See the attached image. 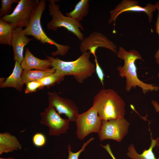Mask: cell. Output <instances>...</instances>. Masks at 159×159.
I'll use <instances>...</instances> for the list:
<instances>
[{"instance_id":"3","label":"cell","mask_w":159,"mask_h":159,"mask_svg":"<svg viewBox=\"0 0 159 159\" xmlns=\"http://www.w3.org/2000/svg\"><path fill=\"white\" fill-rule=\"evenodd\" d=\"M92 106L102 120L125 117V103L112 89L100 90L94 97Z\"/></svg>"},{"instance_id":"15","label":"cell","mask_w":159,"mask_h":159,"mask_svg":"<svg viewBox=\"0 0 159 159\" xmlns=\"http://www.w3.org/2000/svg\"><path fill=\"white\" fill-rule=\"evenodd\" d=\"M15 62L12 73L0 85V87L2 88L13 87L18 91H21L23 89L24 84L21 78L23 69L21 67V64L17 61Z\"/></svg>"},{"instance_id":"12","label":"cell","mask_w":159,"mask_h":159,"mask_svg":"<svg viewBox=\"0 0 159 159\" xmlns=\"http://www.w3.org/2000/svg\"><path fill=\"white\" fill-rule=\"evenodd\" d=\"M49 103L54 107L59 115L64 114L70 121L75 122L79 114L78 108L73 101L59 96L56 92H48Z\"/></svg>"},{"instance_id":"8","label":"cell","mask_w":159,"mask_h":159,"mask_svg":"<svg viewBox=\"0 0 159 159\" xmlns=\"http://www.w3.org/2000/svg\"><path fill=\"white\" fill-rule=\"evenodd\" d=\"M130 125L125 117L102 120L98 133L100 140L111 139L120 142L127 134Z\"/></svg>"},{"instance_id":"24","label":"cell","mask_w":159,"mask_h":159,"mask_svg":"<svg viewBox=\"0 0 159 159\" xmlns=\"http://www.w3.org/2000/svg\"><path fill=\"white\" fill-rule=\"evenodd\" d=\"M32 141L35 146L37 147H41L46 144L47 139L44 134L38 132L35 133L33 136Z\"/></svg>"},{"instance_id":"22","label":"cell","mask_w":159,"mask_h":159,"mask_svg":"<svg viewBox=\"0 0 159 159\" xmlns=\"http://www.w3.org/2000/svg\"><path fill=\"white\" fill-rule=\"evenodd\" d=\"M19 0H1V7L0 9V17L3 16L10 14L12 9V4L18 2Z\"/></svg>"},{"instance_id":"17","label":"cell","mask_w":159,"mask_h":159,"mask_svg":"<svg viewBox=\"0 0 159 159\" xmlns=\"http://www.w3.org/2000/svg\"><path fill=\"white\" fill-rule=\"evenodd\" d=\"M151 143L149 148L143 150L141 154L138 153L136 150L133 143L128 147L127 155L132 159H159L156 158L153 152V148L159 144V138L153 139L151 136Z\"/></svg>"},{"instance_id":"9","label":"cell","mask_w":159,"mask_h":159,"mask_svg":"<svg viewBox=\"0 0 159 159\" xmlns=\"http://www.w3.org/2000/svg\"><path fill=\"white\" fill-rule=\"evenodd\" d=\"M40 123L47 126L49 134L51 136H59L66 134L69 129L70 121L62 118L54 107L49 103L48 107L40 113Z\"/></svg>"},{"instance_id":"20","label":"cell","mask_w":159,"mask_h":159,"mask_svg":"<svg viewBox=\"0 0 159 159\" xmlns=\"http://www.w3.org/2000/svg\"><path fill=\"white\" fill-rule=\"evenodd\" d=\"M15 27L12 24L0 19V44L11 46Z\"/></svg>"},{"instance_id":"29","label":"cell","mask_w":159,"mask_h":159,"mask_svg":"<svg viewBox=\"0 0 159 159\" xmlns=\"http://www.w3.org/2000/svg\"><path fill=\"white\" fill-rule=\"evenodd\" d=\"M0 159H14V158L10 157L7 158H3L2 157L0 158Z\"/></svg>"},{"instance_id":"19","label":"cell","mask_w":159,"mask_h":159,"mask_svg":"<svg viewBox=\"0 0 159 159\" xmlns=\"http://www.w3.org/2000/svg\"><path fill=\"white\" fill-rule=\"evenodd\" d=\"M89 7V0H81L75 5L73 10L66 14V16L78 22L82 21L88 14Z\"/></svg>"},{"instance_id":"30","label":"cell","mask_w":159,"mask_h":159,"mask_svg":"<svg viewBox=\"0 0 159 159\" xmlns=\"http://www.w3.org/2000/svg\"><path fill=\"white\" fill-rule=\"evenodd\" d=\"M158 77L159 78V73L158 74Z\"/></svg>"},{"instance_id":"27","label":"cell","mask_w":159,"mask_h":159,"mask_svg":"<svg viewBox=\"0 0 159 159\" xmlns=\"http://www.w3.org/2000/svg\"><path fill=\"white\" fill-rule=\"evenodd\" d=\"M94 57V60L95 63V72L100 80V82L102 85L103 86L105 77L104 74L102 69L98 63L96 56Z\"/></svg>"},{"instance_id":"10","label":"cell","mask_w":159,"mask_h":159,"mask_svg":"<svg viewBox=\"0 0 159 159\" xmlns=\"http://www.w3.org/2000/svg\"><path fill=\"white\" fill-rule=\"evenodd\" d=\"M157 10L155 4L149 3L144 6L139 5L138 2L135 0H123L120 1L113 9L110 11V17L108 21L109 24H113V32L115 31V21L118 16L125 12H142L146 14L148 21L151 23L153 18V13Z\"/></svg>"},{"instance_id":"4","label":"cell","mask_w":159,"mask_h":159,"mask_svg":"<svg viewBox=\"0 0 159 159\" xmlns=\"http://www.w3.org/2000/svg\"><path fill=\"white\" fill-rule=\"evenodd\" d=\"M46 1L41 0L34 13L33 16L27 26L23 29L26 36H32L37 40L43 44L47 43L55 46L57 50L52 52V57L60 55L64 56L67 54L69 49V45L59 44L50 38L45 33L41 24V19L42 14L46 6Z\"/></svg>"},{"instance_id":"7","label":"cell","mask_w":159,"mask_h":159,"mask_svg":"<svg viewBox=\"0 0 159 159\" xmlns=\"http://www.w3.org/2000/svg\"><path fill=\"white\" fill-rule=\"evenodd\" d=\"M102 121L92 106L86 112L79 114L75 121L78 138L83 140L90 133H98L101 129Z\"/></svg>"},{"instance_id":"18","label":"cell","mask_w":159,"mask_h":159,"mask_svg":"<svg viewBox=\"0 0 159 159\" xmlns=\"http://www.w3.org/2000/svg\"><path fill=\"white\" fill-rule=\"evenodd\" d=\"M55 72L53 68L45 70H23L21 78L24 84L32 81H38L44 77Z\"/></svg>"},{"instance_id":"28","label":"cell","mask_w":159,"mask_h":159,"mask_svg":"<svg viewBox=\"0 0 159 159\" xmlns=\"http://www.w3.org/2000/svg\"><path fill=\"white\" fill-rule=\"evenodd\" d=\"M151 103L154 107L155 111L159 113V104L158 102L155 100H152Z\"/></svg>"},{"instance_id":"23","label":"cell","mask_w":159,"mask_h":159,"mask_svg":"<svg viewBox=\"0 0 159 159\" xmlns=\"http://www.w3.org/2000/svg\"><path fill=\"white\" fill-rule=\"evenodd\" d=\"M94 139V138L93 137L90 138L86 142L84 143L81 149L76 153H74L72 151L71 145H69L67 146L68 155L67 159H79V157L81 153L84 150L86 146L89 143ZM58 159H60L59 158Z\"/></svg>"},{"instance_id":"16","label":"cell","mask_w":159,"mask_h":159,"mask_svg":"<svg viewBox=\"0 0 159 159\" xmlns=\"http://www.w3.org/2000/svg\"><path fill=\"white\" fill-rule=\"evenodd\" d=\"M22 147L17 138L8 132L0 133V155L20 150Z\"/></svg>"},{"instance_id":"13","label":"cell","mask_w":159,"mask_h":159,"mask_svg":"<svg viewBox=\"0 0 159 159\" xmlns=\"http://www.w3.org/2000/svg\"><path fill=\"white\" fill-rule=\"evenodd\" d=\"M32 40V39L28 38L25 35L22 28H15L11 42L15 61L21 64L24 58V47Z\"/></svg>"},{"instance_id":"1","label":"cell","mask_w":159,"mask_h":159,"mask_svg":"<svg viewBox=\"0 0 159 159\" xmlns=\"http://www.w3.org/2000/svg\"><path fill=\"white\" fill-rule=\"evenodd\" d=\"M117 54L119 59L124 61L123 66H117V69L121 77L126 78L127 91L129 92L132 88L135 89L137 87L141 89L144 94L149 91H157L159 90V86L145 83L138 78L135 62L137 59L144 60L138 51L135 49L127 51L120 46Z\"/></svg>"},{"instance_id":"2","label":"cell","mask_w":159,"mask_h":159,"mask_svg":"<svg viewBox=\"0 0 159 159\" xmlns=\"http://www.w3.org/2000/svg\"><path fill=\"white\" fill-rule=\"evenodd\" d=\"M89 51L82 53L77 59L71 61L62 60L58 57L46 55L52 67L61 76L72 75L79 83H82L95 72V64L90 60Z\"/></svg>"},{"instance_id":"6","label":"cell","mask_w":159,"mask_h":159,"mask_svg":"<svg viewBox=\"0 0 159 159\" xmlns=\"http://www.w3.org/2000/svg\"><path fill=\"white\" fill-rule=\"evenodd\" d=\"M38 0H20L13 12L0 19L15 27L26 28L30 21L39 3Z\"/></svg>"},{"instance_id":"5","label":"cell","mask_w":159,"mask_h":159,"mask_svg":"<svg viewBox=\"0 0 159 159\" xmlns=\"http://www.w3.org/2000/svg\"><path fill=\"white\" fill-rule=\"evenodd\" d=\"M49 1L48 9L52 19L47 24L48 29L55 31L59 28L64 27L74 34L80 41H82L84 39V35L80 31L84 30L81 24L63 15L60 11L59 5L56 4V1Z\"/></svg>"},{"instance_id":"11","label":"cell","mask_w":159,"mask_h":159,"mask_svg":"<svg viewBox=\"0 0 159 159\" xmlns=\"http://www.w3.org/2000/svg\"><path fill=\"white\" fill-rule=\"evenodd\" d=\"M107 49L117 54V47L113 42L106 36L98 32L94 31L81 42L80 49L82 53L89 50L90 54L95 57L98 47Z\"/></svg>"},{"instance_id":"26","label":"cell","mask_w":159,"mask_h":159,"mask_svg":"<svg viewBox=\"0 0 159 159\" xmlns=\"http://www.w3.org/2000/svg\"><path fill=\"white\" fill-rule=\"evenodd\" d=\"M155 5L158 11L157 18L155 24V30L159 37V1L157 2ZM154 57L156 62L157 64L159 65V48L155 52Z\"/></svg>"},{"instance_id":"25","label":"cell","mask_w":159,"mask_h":159,"mask_svg":"<svg viewBox=\"0 0 159 159\" xmlns=\"http://www.w3.org/2000/svg\"><path fill=\"white\" fill-rule=\"evenodd\" d=\"M25 84L26 87L24 92L25 94L35 92L37 89L42 87L39 81L30 82Z\"/></svg>"},{"instance_id":"14","label":"cell","mask_w":159,"mask_h":159,"mask_svg":"<svg viewBox=\"0 0 159 159\" xmlns=\"http://www.w3.org/2000/svg\"><path fill=\"white\" fill-rule=\"evenodd\" d=\"M21 66L23 70H45L52 67L51 62L49 60L41 59L36 57L28 48L25 49V55L21 63Z\"/></svg>"},{"instance_id":"21","label":"cell","mask_w":159,"mask_h":159,"mask_svg":"<svg viewBox=\"0 0 159 159\" xmlns=\"http://www.w3.org/2000/svg\"><path fill=\"white\" fill-rule=\"evenodd\" d=\"M64 77V76L61 75L55 71L54 73L44 77L38 81L40 82L42 87L49 86L60 82Z\"/></svg>"}]
</instances>
